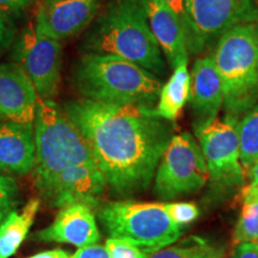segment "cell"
Wrapping results in <instances>:
<instances>
[{
    "instance_id": "1f68e13d",
    "label": "cell",
    "mask_w": 258,
    "mask_h": 258,
    "mask_svg": "<svg viewBox=\"0 0 258 258\" xmlns=\"http://www.w3.org/2000/svg\"><path fill=\"white\" fill-rule=\"evenodd\" d=\"M247 178H250V184H256L258 185V160L253 164V166L251 167V170L247 173Z\"/></svg>"
},
{
    "instance_id": "f1b7e54d",
    "label": "cell",
    "mask_w": 258,
    "mask_h": 258,
    "mask_svg": "<svg viewBox=\"0 0 258 258\" xmlns=\"http://www.w3.org/2000/svg\"><path fill=\"white\" fill-rule=\"evenodd\" d=\"M233 258H258V243H243L234 246Z\"/></svg>"
},
{
    "instance_id": "52a82bcc",
    "label": "cell",
    "mask_w": 258,
    "mask_h": 258,
    "mask_svg": "<svg viewBox=\"0 0 258 258\" xmlns=\"http://www.w3.org/2000/svg\"><path fill=\"white\" fill-rule=\"evenodd\" d=\"M209 179L201 147L189 133L173 135L158 164L154 192L161 200H172L195 192Z\"/></svg>"
},
{
    "instance_id": "7c38bea8",
    "label": "cell",
    "mask_w": 258,
    "mask_h": 258,
    "mask_svg": "<svg viewBox=\"0 0 258 258\" xmlns=\"http://www.w3.org/2000/svg\"><path fill=\"white\" fill-rule=\"evenodd\" d=\"M37 92L19 63H0V117L17 123H34Z\"/></svg>"
},
{
    "instance_id": "d6986e66",
    "label": "cell",
    "mask_w": 258,
    "mask_h": 258,
    "mask_svg": "<svg viewBox=\"0 0 258 258\" xmlns=\"http://www.w3.org/2000/svg\"><path fill=\"white\" fill-rule=\"evenodd\" d=\"M40 208V200L32 199L21 213L14 211L0 225V258L14 256L25 240Z\"/></svg>"
},
{
    "instance_id": "44dd1931",
    "label": "cell",
    "mask_w": 258,
    "mask_h": 258,
    "mask_svg": "<svg viewBox=\"0 0 258 258\" xmlns=\"http://www.w3.org/2000/svg\"><path fill=\"white\" fill-rule=\"evenodd\" d=\"M237 131L240 163L247 178V173L258 160V104L238 121Z\"/></svg>"
},
{
    "instance_id": "d6a6232c",
    "label": "cell",
    "mask_w": 258,
    "mask_h": 258,
    "mask_svg": "<svg viewBox=\"0 0 258 258\" xmlns=\"http://www.w3.org/2000/svg\"><path fill=\"white\" fill-rule=\"evenodd\" d=\"M222 256H224V250H222V249H215L214 251H213V252L207 254V256L203 257V258H222Z\"/></svg>"
},
{
    "instance_id": "6da1fadb",
    "label": "cell",
    "mask_w": 258,
    "mask_h": 258,
    "mask_svg": "<svg viewBox=\"0 0 258 258\" xmlns=\"http://www.w3.org/2000/svg\"><path fill=\"white\" fill-rule=\"evenodd\" d=\"M64 114L86 140L112 191L129 195L151 184L173 137L170 121L148 106L85 98L67 103Z\"/></svg>"
},
{
    "instance_id": "277c9868",
    "label": "cell",
    "mask_w": 258,
    "mask_h": 258,
    "mask_svg": "<svg viewBox=\"0 0 258 258\" xmlns=\"http://www.w3.org/2000/svg\"><path fill=\"white\" fill-rule=\"evenodd\" d=\"M77 89L85 99L109 104H137L152 108L161 83L137 63L106 54L88 53L74 69Z\"/></svg>"
},
{
    "instance_id": "3957f363",
    "label": "cell",
    "mask_w": 258,
    "mask_h": 258,
    "mask_svg": "<svg viewBox=\"0 0 258 258\" xmlns=\"http://www.w3.org/2000/svg\"><path fill=\"white\" fill-rule=\"evenodd\" d=\"M34 123L35 184L48 201L63 171L82 164L97 163L79 129L53 101L38 97Z\"/></svg>"
},
{
    "instance_id": "7402d4cb",
    "label": "cell",
    "mask_w": 258,
    "mask_h": 258,
    "mask_svg": "<svg viewBox=\"0 0 258 258\" xmlns=\"http://www.w3.org/2000/svg\"><path fill=\"white\" fill-rule=\"evenodd\" d=\"M217 247H213L205 239L191 235L177 244H171L152 252H147L146 258H203L213 252Z\"/></svg>"
},
{
    "instance_id": "7a4b0ae2",
    "label": "cell",
    "mask_w": 258,
    "mask_h": 258,
    "mask_svg": "<svg viewBox=\"0 0 258 258\" xmlns=\"http://www.w3.org/2000/svg\"><path fill=\"white\" fill-rule=\"evenodd\" d=\"M89 53L118 56L156 77L166 73L163 51L151 31L140 0H114L89 34Z\"/></svg>"
},
{
    "instance_id": "30bf717a",
    "label": "cell",
    "mask_w": 258,
    "mask_h": 258,
    "mask_svg": "<svg viewBox=\"0 0 258 258\" xmlns=\"http://www.w3.org/2000/svg\"><path fill=\"white\" fill-rule=\"evenodd\" d=\"M18 60L34 84L37 96L51 101L59 90L62 48L59 41L41 34L29 23L18 43Z\"/></svg>"
},
{
    "instance_id": "9a60e30c",
    "label": "cell",
    "mask_w": 258,
    "mask_h": 258,
    "mask_svg": "<svg viewBox=\"0 0 258 258\" xmlns=\"http://www.w3.org/2000/svg\"><path fill=\"white\" fill-rule=\"evenodd\" d=\"M151 31L172 69L188 60V43L182 23L163 0H140Z\"/></svg>"
},
{
    "instance_id": "5b68a950",
    "label": "cell",
    "mask_w": 258,
    "mask_h": 258,
    "mask_svg": "<svg viewBox=\"0 0 258 258\" xmlns=\"http://www.w3.org/2000/svg\"><path fill=\"white\" fill-rule=\"evenodd\" d=\"M211 57L222 82L226 116L239 121L258 104V23L225 32Z\"/></svg>"
},
{
    "instance_id": "484cf974",
    "label": "cell",
    "mask_w": 258,
    "mask_h": 258,
    "mask_svg": "<svg viewBox=\"0 0 258 258\" xmlns=\"http://www.w3.org/2000/svg\"><path fill=\"white\" fill-rule=\"evenodd\" d=\"M167 5L171 11L177 16L179 22L182 23V27L184 29L185 36H186V43H188V36H189V18L188 14H186L185 8V0H163Z\"/></svg>"
},
{
    "instance_id": "8fae6325",
    "label": "cell",
    "mask_w": 258,
    "mask_h": 258,
    "mask_svg": "<svg viewBox=\"0 0 258 258\" xmlns=\"http://www.w3.org/2000/svg\"><path fill=\"white\" fill-rule=\"evenodd\" d=\"M99 0H44L36 14L35 28L56 41L78 35L91 23Z\"/></svg>"
},
{
    "instance_id": "d4e9b609",
    "label": "cell",
    "mask_w": 258,
    "mask_h": 258,
    "mask_svg": "<svg viewBox=\"0 0 258 258\" xmlns=\"http://www.w3.org/2000/svg\"><path fill=\"white\" fill-rule=\"evenodd\" d=\"M110 258H146L147 252L131 241L118 238H109L105 243Z\"/></svg>"
},
{
    "instance_id": "2e32d148",
    "label": "cell",
    "mask_w": 258,
    "mask_h": 258,
    "mask_svg": "<svg viewBox=\"0 0 258 258\" xmlns=\"http://www.w3.org/2000/svg\"><path fill=\"white\" fill-rule=\"evenodd\" d=\"M190 105L196 116L195 122H203L218 117L224 105V89L217 67L212 57H200L191 71Z\"/></svg>"
},
{
    "instance_id": "83f0119b",
    "label": "cell",
    "mask_w": 258,
    "mask_h": 258,
    "mask_svg": "<svg viewBox=\"0 0 258 258\" xmlns=\"http://www.w3.org/2000/svg\"><path fill=\"white\" fill-rule=\"evenodd\" d=\"M32 0H0V14L10 15L22 11Z\"/></svg>"
},
{
    "instance_id": "4316f807",
    "label": "cell",
    "mask_w": 258,
    "mask_h": 258,
    "mask_svg": "<svg viewBox=\"0 0 258 258\" xmlns=\"http://www.w3.org/2000/svg\"><path fill=\"white\" fill-rule=\"evenodd\" d=\"M71 258H110V254H109L106 246L93 244L89 246L79 247L78 251L72 254Z\"/></svg>"
},
{
    "instance_id": "cb8c5ba5",
    "label": "cell",
    "mask_w": 258,
    "mask_h": 258,
    "mask_svg": "<svg viewBox=\"0 0 258 258\" xmlns=\"http://www.w3.org/2000/svg\"><path fill=\"white\" fill-rule=\"evenodd\" d=\"M165 207L171 220L179 227L191 224L200 215L199 207L192 202H170Z\"/></svg>"
},
{
    "instance_id": "f546056e",
    "label": "cell",
    "mask_w": 258,
    "mask_h": 258,
    "mask_svg": "<svg viewBox=\"0 0 258 258\" xmlns=\"http://www.w3.org/2000/svg\"><path fill=\"white\" fill-rule=\"evenodd\" d=\"M28 258H71V254L69 252H66L64 250L56 249V250L44 251V252H40Z\"/></svg>"
},
{
    "instance_id": "5bb4252c",
    "label": "cell",
    "mask_w": 258,
    "mask_h": 258,
    "mask_svg": "<svg viewBox=\"0 0 258 258\" xmlns=\"http://www.w3.org/2000/svg\"><path fill=\"white\" fill-rule=\"evenodd\" d=\"M105 185V178L97 164H82L61 173L47 202L60 208L73 203L95 207Z\"/></svg>"
},
{
    "instance_id": "9c48e42d",
    "label": "cell",
    "mask_w": 258,
    "mask_h": 258,
    "mask_svg": "<svg viewBox=\"0 0 258 258\" xmlns=\"http://www.w3.org/2000/svg\"><path fill=\"white\" fill-rule=\"evenodd\" d=\"M189 18L188 49L200 54L225 32L240 24L258 23L254 0H185Z\"/></svg>"
},
{
    "instance_id": "ffe728a7",
    "label": "cell",
    "mask_w": 258,
    "mask_h": 258,
    "mask_svg": "<svg viewBox=\"0 0 258 258\" xmlns=\"http://www.w3.org/2000/svg\"><path fill=\"white\" fill-rule=\"evenodd\" d=\"M241 212L232 234L233 246L258 243V185L249 184L241 190Z\"/></svg>"
},
{
    "instance_id": "4dcf8cb0",
    "label": "cell",
    "mask_w": 258,
    "mask_h": 258,
    "mask_svg": "<svg viewBox=\"0 0 258 258\" xmlns=\"http://www.w3.org/2000/svg\"><path fill=\"white\" fill-rule=\"evenodd\" d=\"M8 35H9V29H8V25H6L4 15L0 14V47L4 44L6 38H8Z\"/></svg>"
},
{
    "instance_id": "ac0fdd59",
    "label": "cell",
    "mask_w": 258,
    "mask_h": 258,
    "mask_svg": "<svg viewBox=\"0 0 258 258\" xmlns=\"http://www.w3.org/2000/svg\"><path fill=\"white\" fill-rule=\"evenodd\" d=\"M190 86L191 76L188 71V60H184L173 69L172 76L161 86L157 106L153 108L156 115L166 121H176L189 101Z\"/></svg>"
},
{
    "instance_id": "603a6c76",
    "label": "cell",
    "mask_w": 258,
    "mask_h": 258,
    "mask_svg": "<svg viewBox=\"0 0 258 258\" xmlns=\"http://www.w3.org/2000/svg\"><path fill=\"white\" fill-rule=\"evenodd\" d=\"M18 185L15 178L0 172V225L16 211L18 205Z\"/></svg>"
},
{
    "instance_id": "4fadbf2b",
    "label": "cell",
    "mask_w": 258,
    "mask_h": 258,
    "mask_svg": "<svg viewBox=\"0 0 258 258\" xmlns=\"http://www.w3.org/2000/svg\"><path fill=\"white\" fill-rule=\"evenodd\" d=\"M91 208L85 203L64 206L57 213L53 224L35 234V238L41 241L72 244L78 247L98 244L101 233Z\"/></svg>"
},
{
    "instance_id": "ba28073f",
    "label": "cell",
    "mask_w": 258,
    "mask_h": 258,
    "mask_svg": "<svg viewBox=\"0 0 258 258\" xmlns=\"http://www.w3.org/2000/svg\"><path fill=\"white\" fill-rule=\"evenodd\" d=\"M237 123V120L228 116L224 120L215 117L194 123L209 178L219 188H240L246 180L240 163Z\"/></svg>"
},
{
    "instance_id": "e0dca14e",
    "label": "cell",
    "mask_w": 258,
    "mask_h": 258,
    "mask_svg": "<svg viewBox=\"0 0 258 258\" xmlns=\"http://www.w3.org/2000/svg\"><path fill=\"white\" fill-rule=\"evenodd\" d=\"M34 123L5 121L0 123V171L27 175L34 170Z\"/></svg>"
},
{
    "instance_id": "8992f818",
    "label": "cell",
    "mask_w": 258,
    "mask_h": 258,
    "mask_svg": "<svg viewBox=\"0 0 258 258\" xmlns=\"http://www.w3.org/2000/svg\"><path fill=\"white\" fill-rule=\"evenodd\" d=\"M98 219L109 238L131 241L145 252L169 246L182 235L165 203L111 202L99 211Z\"/></svg>"
}]
</instances>
